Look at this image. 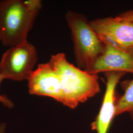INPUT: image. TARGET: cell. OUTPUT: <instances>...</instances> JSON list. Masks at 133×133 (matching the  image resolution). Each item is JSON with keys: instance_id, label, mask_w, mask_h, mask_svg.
<instances>
[{"instance_id": "cell-10", "label": "cell", "mask_w": 133, "mask_h": 133, "mask_svg": "<svg viewBox=\"0 0 133 133\" xmlns=\"http://www.w3.org/2000/svg\"><path fill=\"white\" fill-rule=\"evenodd\" d=\"M118 16L120 19L133 22V10L126 11L119 14Z\"/></svg>"}, {"instance_id": "cell-6", "label": "cell", "mask_w": 133, "mask_h": 133, "mask_svg": "<svg viewBox=\"0 0 133 133\" xmlns=\"http://www.w3.org/2000/svg\"><path fill=\"white\" fill-rule=\"evenodd\" d=\"M104 51L87 72L97 75L111 71L133 74V48H124L105 43Z\"/></svg>"}, {"instance_id": "cell-3", "label": "cell", "mask_w": 133, "mask_h": 133, "mask_svg": "<svg viewBox=\"0 0 133 133\" xmlns=\"http://www.w3.org/2000/svg\"><path fill=\"white\" fill-rule=\"evenodd\" d=\"M65 19L71 33L76 65L87 71L104 52L105 43L84 14L69 10Z\"/></svg>"}, {"instance_id": "cell-7", "label": "cell", "mask_w": 133, "mask_h": 133, "mask_svg": "<svg viewBox=\"0 0 133 133\" xmlns=\"http://www.w3.org/2000/svg\"><path fill=\"white\" fill-rule=\"evenodd\" d=\"M106 88L101 107L95 121L91 124V129L97 133H108L112 121L115 116L116 88L126 73L111 71L104 73Z\"/></svg>"}, {"instance_id": "cell-5", "label": "cell", "mask_w": 133, "mask_h": 133, "mask_svg": "<svg viewBox=\"0 0 133 133\" xmlns=\"http://www.w3.org/2000/svg\"><path fill=\"white\" fill-rule=\"evenodd\" d=\"M90 24L102 41L124 48H133V22L116 16L98 18Z\"/></svg>"}, {"instance_id": "cell-4", "label": "cell", "mask_w": 133, "mask_h": 133, "mask_svg": "<svg viewBox=\"0 0 133 133\" xmlns=\"http://www.w3.org/2000/svg\"><path fill=\"white\" fill-rule=\"evenodd\" d=\"M38 52L28 41L9 48L0 60V75L5 79L15 81H27L35 70Z\"/></svg>"}, {"instance_id": "cell-9", "label": "cell", "mask_w": 133, "mask_h": 133, "mask_svg": "<svg viewBox=\"0 0 133 133\" xmlns=\"http://www.w3.org/2000/svg\"><path fill=\"white\" fill-rule=\"evenodd\" d=\"M5 80L4 78L2 75H0V84L3 81ZM0 103L4 105L5 107L11 109L14 108V103L7 96L5 95L1 94L0 93Z\"/></svg>"}, {"instance_id": "cell-8", "label": "cell", "mask_w": 133, "mask_h": 133, "mask_svg": "<svg viewBox=\"0 0 133 133\" xmlns=\"http://www.w3.org/2000/svg\"><path fill=\"white\" fill-rule=\"evenodd\" d=\"M123 95L116 100L115 116L128 113L133 119V78L122 83Z\"/></svg>"}, {"instance_id": "cell-1", "label": "cell", "mask_w": 133, "mask_h": 133, "mask_svg": "<svg viewBox=\"0 0 133 133\" xmlns=\"http://www.w3.org/2000/svg\"><path fill=\"white\" fill-rule=\"evenodd\" d=\"M48 62L57 72L60 94L59 103L71 109L100 92L98 76L71 64L64 53L52 55Z\"/></svg>"}, {"instance_id": "cell-11", "label": "cell", "mask_w": 133, "mask_h": 133, "mask_svg": "<svg viewBox=\"0 0 133 133\" xmlns=\"http://www.w3.org/2000/svg\"><path fill=\"white\" fill-rule=\"evenodd\" d=\"M6 130V124L5 122L0 123V133H5Z\"/></svg>"}, {"instance_id": "cell-2", "label": "cell", "mask_w": 133, "mask_h": 133, "mask_svg": "<svg viewBox=\"0 0 133 133\" xmlns=\"http://www.w3.org/2000/svg\"><path fill=\"white\" fill-rule=\"evenodd\" d=\"M43 6L40 0H0V41L8 48L27 41Z\"/></svg>"}]
</instances>
